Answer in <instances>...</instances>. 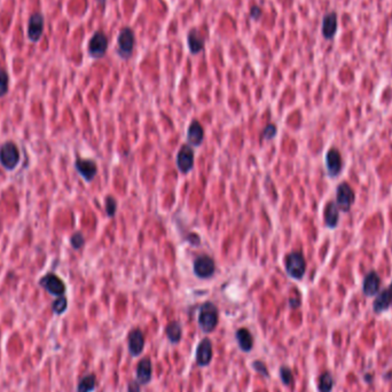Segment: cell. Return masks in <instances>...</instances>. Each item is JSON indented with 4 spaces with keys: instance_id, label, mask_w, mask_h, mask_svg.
<instances>
[{
    "instance_id": "obj_1",
    "label": "cell",
    "mask_w": 392,
    "mask_h": 392,
    "mask_svg": "<svg viewBox=\"0 0 392 392\" xmlns=\"http://www.w3.org/2000/svg\"><path fill=\"white\" fill-rule=\"evenodd\" d=\"M199 327L205 334L213 333L219 323L218 308L211 301H205L201 305L199 312Z\"/></svg>"
},
{
    "instance_id": "obj_2",
    "label": "cell",
    "mask_w": 392,
    "mask_h": 392,
    "mask_svg": "<svg viewBox=\"0 0 392 392\" xmlns=\"http://www.w3.org/2000/svg\"><path fill=\"white\" fill-rule=\"evenodd\" d=\"M284 266L287 274L295 280H301L306 271V261L304 255L300 251L290 253L284 260Z\"/></svg>"
},
{
    "instance_id": "obj_3",
    "label": "cell",
    "mask_w": 392,
    "mask_h": 392,
    "mask_svg": "<svg viewBox=\"0 0 392 392\" xmlns=\"http://www.w3.org/2000/svg\"><path fill=\"white\" fill-rule=\"evenodd\" d=\"M20 162V150L12 141H7L0 147V164L7 171H13Z\"/></svg>"
},
{
    "instance_id": "obj_4",
    "label": "cell",
    "mask_w": 392,
    "mask_h": 392,
    "mask_svg": "<svg viewBox=\"0 0 392 392\" xmlns=\"http://www.w3.org/2000/svg\"><path fill=\"white\" fill-rule=\"evenodd\" d=\"M355 201L353 189L348 183H342L336 188V204L343 212H349Z\"/></svg>"
},
{
    "instance_id": "obj_5",
    "label": "cell",
    "mask_w": 392,
    "mask_h": 392,
    "mask_svg": "<svg viewBox=\"0 0 392 392\" xmlns=\"http://www.w3.org/2000/svg\"><path fill=\"white\" fill-rule=\"evenodd\" d=\"M39 286L47 291L49 295L60 297L65 294V284L57 274L47 273L39 280Z\"/></svg>"
},
{
    "instance_id": "obj_6",
    "label": "cell",
    "mask_w": 392,
    "mask_h": 392,
    "mask_svg": "<svg viewBox=\"0 0 392 392\" xmlns=\"http://www.w3.org/2000/svg\"><path fill=\"white\" fill-rule=\"evenodd\" d=\"M213 358V345L212 341L205 337L201 340L200 343L196 346L195 351V361L199 367L203 368L211 364Z\"/></svg>"
},
{
    "instance_id": "obj_7",
    "label": "cell",
    "mask_w": 392,
    "mask_h": 392,
    "mask_svg": "<svg viewBox=\"0 0 392 392\" xmlns=\"http://www.w3.org/2000/svg\"><path fill=\"white\" fill-rule=\"evenodd\" d=\"M117 44H118L119 57L123 59H129L133 52L134 44H135V38H134V33L132 30H131L130 28H124L120 30L118 34Z\"/></svg>"
},
{
    "instance_id": "obj_8",
    "label": "cell",
    "mask_w": 392,
    "mask_h": 392,
    "mask_svg": "<svg viewBox=\"0 0 392 392\" xmlns=\"http://www.w3.org/2000/svg\"><path fill=\"white\" fill-rule=\"evenodd\" d=\"M325 164L327 169V174L330 178H335L341 173L342 168H343V159H342V154L337 148H330L326 154Z\"/></svg>"
},
{
    "instance_id": "obj_9",
    "label": "cell",
    "mask_w": 392,
    "mask_h": 392,
    "mask_svg": "<svg viewBox=\"0 0 392 392\" xmlns=\"http://www.w3.org/2000/svg\"><path fill=\"white\" fill-rule=\"evenodd\" d=\"M215 260L210 256L203 255L194 260L193 270L195 275L201 279L211 278L215 273Z\"/></svg>"
},
{
    "instance_id": "obj_10",
    "label": "cell",
    "mask_w": 392,
    "mask_h": 392,
    "mask_svg": "<svg viewBox=\"0 0 392 392\" xmlns=\"http://www.w3.org/2000/svg\"><path fill=\"white\" fill-rule=\"evenodd\" d=\"M108 49V38L101 31H98L93 34L88 43V53L94 59H100L104 57Z\"/></svg>"
},
{
    "instance_id": "obj_11",
    "label": "cell",
    "mask_w": 392,
    "mask_h": 392,
    "mask_svg": "<svg viewBox=\"0 0 392 392\" xmlns=\"http://www.w3.org/2000/svg\"><path fill=\"white\" fill-rule=\"evenodd\" d=\"M145 334L140 328H134L128 335V348L130 354L137 358L145 349Z\"/></svg>"
},
{
    "instance_id": "obj_12",
    "label": "cell",
    "mask_w": 392,
    "mask_h": 392,
    "mask_svg": "<svg viewBox=\"0 0 392 392\" xmlns=\"http://www.w3.org/2000/svg\"><path fill=\"white\" fill-rule=\"evenodd\" d=\"M44 32V17L40 13H33L29 19L28 37L31 42L36 43L42 38Z\"/></svg>"
},
{
    "instance_id": "obj_13",
    "label": "cell",
    "mask_w": 392,
    "mask_h": 392,
    "mask_svg": "<svg viewBox=\"0 0 392 392\" xmlns=\"http://www.w3.org/2000/svg\"><path fill=\"white\" fill-rule=\"evenodd\" d=\"M75 168H76L77 172L85 179V182L87 183L92 182L98 173L97 163L92 159L78 158L76 162H75Z\"/></svg>"
},
{
    "instance_id": "obj_14",
    "label": "cell",
    "mask_w": 392,
    "mask_h": 392,
    "mask_svg": "<svg viewBox=\"0 0 392 392\" xmlns=\"http://www.w3.org/2000/svg\"><path fill=\"white\" fill-rule=\"evenodd\" d=\"M194 150L188 145H185L177 155V167L183 173H187L193 169Z\"/></svg>"
},
{
    "instance_id": "obj_15",
    "label": "cell",
    "mask_w": 392,
    "mask_h": 392,
    "mask_svg": "<svg viewBox=\"0 0 392 392\" xmlns=\"http://www.w3.org/2000/svg\"><path fill=\"white\" fill-rule=\"evenodd\" d=\"M135 375H137V381L141 385H147L150 383V381L153 379V363L152 359L146 357L138 363L137 370H135Z\"/></svg>"
},
{
    "instance_id": "obj_16",
    "label": "cell",
    "mask_w": 392,
    "mask_h": 392,
    "mask_svg": "<svg viewBox=\"0 0 392 392\" xmlns=\"http://www.w3.org/2000/svg\"><path fill=\"white\" fill-rule=\"evenodd\" d=\"M381 287V278L375 271L367 273L363 281V293L367 297H373L379 293Z\"/></svg>"
},
{
    "instance_id": "obj_17",
    "label": "cell",
    "mask_w": 392,
    "mask_h": 392,
    "mask_svg": "<svg viewBox=\"0 0 392 392\" xmlns=\"http://www.w3.org/2000/svg\"><path fill=\"white\" fill-rule=\"evenodd\" d=\"M392 305V281L388 289H385L378 295V297L375 298L373 303V310L376 313L384 312V311L389 310L390 306Z\"/></svg>"
},
{
    "instance_id": "obj_18",
    "label": "cell",
    "mask_w": 392,
    "mask_h": 392,
    "mask_svg": "<svg viewBox=\"0 0 392 392\" xmlns=\"http://www.w3.org/2000/svg\"><path fill=\"white\" fill-rule=\"evenodd\" d=\"M235 338L238 342L239 349L244 353H249L254 349V336L248 328H239L235 333Z\"/></svg>"
},
{
    "instance_id": "obj_19",
    "label": "cell",
    "mask_w": 392,
    "mask_h": 392,
    "mask_svg": "<svg viewBox=\"0 0 392 392\" xmlns=\"http://www.w3.org/2000/svg\"><path fill=\"white\" fill-rule=\"evenodd\" d=\"M324 218H325V225L327 228L335 229L338 225L340 215H338V207L334 201L327 203L325 211H324Z\"/></svg>"
},
{
    "instance_id": "obj_20",
    "label": "cell",
    "mask_w": 392,
    "mask_h": 392,
    "mask_svg": "<svg viewBox=\"0 0 392 392\" xmlns=\"http://www.w3.org/2000/svg\"><path fill=\"white\" fill-rule=\"evenodd\" d=\"M337 32V15L334 12L326 14L323 20V34L326 39H331Z\"/></svg>"
},
{
    "instance_id": "obj_21",
    "label": "cell",
    "mask_w": 392,
    "mask_h": 392,
    "mask_svg": "<svg viewBox=\"0 0 392 392\" xmlns=\"http://www.w3.org/2000/svg\"><path fill=\"white\" fill-rule=\"evenodd\" d=\"M165 334L170 342V344L177 345L180 343L183 337V327L179 321H171L165 327Z\"/></svg>"
},
{
    "instance_id": "obj_22",
    "label": "cell",
    "mask_w": 392,
    "mask_h": 392,
    "mask_svg": "<svg viewBox=\"0 0 392 392\" xmlns=\"http://www.w3.org/2000/svg\"><path fill=\"white\" fill-rule=\"evenodd\" d=\"M203 138H204L203 128L201 127V124L198 122V120H194L188 129V133H187L188 144L192 146H200L203 141Z\"/></svg>"
},
{
    "instance_id": "obj_23",
    "label": "cell",
    "mask_w": 392,
    "mask_h": 392,
    "mask_svg": "<svg viewBox=\"0 0 392 392\" xmlns=\"http://www.w3.org/2000/svg\"><path fill=\"white\" fill-rule=\"evenodd\" d=\"M187 40H188V47L193 54H198L203 49L204 39L203 37H201L200 32L196 31V30H192V31L188 33Z\"/></svg>"
},
{
    "instance_id": "obj_24",
    "label": "cell",
    "mask_w": 392,
    "mask_h": 392,
    "mask_svg": "<svg viewBox=\"0 0 392 392\" xmlns=\"http://www.w3.org/2000/svg\"><path fill=\"white\" fill-rule=\"evenodd\" d=\"M97 389V376L91 373L79 380L76 392H93Z\"/></svg>"
},
{
    "instance_id": "obj_25",
    "label": "cell",
    "mask_w": 392,
    "mask_h": 392,
    "mask_svg": "<svg viewBox=\"0 0 392 392\" xmlns=\"http://www.w3.org/2000/svg\"><path fill=\"white\" fill-rule=\"evenodd\" d=\"M334 388V379L328 371H325L320 375L318 390L319 392H331Z\"/></svg>"
},
{
    "instance_id": "obj_26",
    "label": "cell",
    "mask_w": 392,
    "mask_h": 392,
    "mask_svg": "<svg viewBox=\"0 0 392 392\" xmlns=\"http://www.w3.org/2000/svg\"><path fill=\"white\" fill-rule=\"evenodd\" d=\"M279 375H280L281 381H282V383L286 386H290L294 384V374H293V370H291L289 367L281 366L279 369Z\"/></svg>"
},
{
    "instance_id": "obj_27",
    "label": "cell",
    "mask_w": 392,
    "mask_h": 392,
    "mask_svg": "<svg viewBox=\"0 0 392 392\" xmlns=\"http://www.w3.org/2000/svg\"><path fill=\"white\" fill-rule=\"evenodd\" d=\"M68 308V300L64 296H60L52 303V310L57 315L63 314Z\"/></svg>"
},
{
    "instance_id": "obj_28",
    "label": "cell",
    "mask_w": 392,
    "mask_h": 392,
    "mask_svg": "<svg viewBox=\"0 0 392 392\" xmlns=\"http://www.w3.org/2000/svg\"><path fill=\"white\" fill-rule=\"evenodd\" d=\"M251 367H253L256 373L260 374L261 376H264V378H266V379L270 378L269 368H268V366H266V364L264 363L263 360H255V361H253V363H251Z\"/></svg>"
},
{
    "instance_id": "obj_29",
    "label": "cell",
    "mask_w": 392,
    "mask_h": 392,
    "mask_svg": "<svg viewBox=\"0 0 392 392\" xmlns=\"http://www.w3.org/2000/svg\"><path fill=\"white\" fill-rule=\"evenodd\" d=\"M9 77L4 69H0V98L5 97L8 92Z\"/></svg>"
},
{
    "instance_id": "obj_30",
    "label": "cell",
    "mask_w": 392,
    "mask_h": 392,
    "mask_svg": "<svg viewBox=\"0 0 392 392\" xmlns=\"http://www.w3.org/2000/svg\"><path fill=\"white\" fill-rule=\"evenodd\" d=\"M104 205H105V212L109 216V217H113L116 213V209H117V202L116 200L112 196H107L104 201Z\"/></svg>"
},
{
    "instance_id": "obj_31",
    "label": "cell",
    "mask_w": 392,
    "mask_h": 392,
    "mask_svg": "<svg viewBox=\"0 0 392 392\" xmlns=\"http://www.w3.org/2000/svg\"><path fill=\"white\" fill-rule=\"evenodd\" d=\"M70 243H72V247L75 250H79L80 248H83L85 244L84 235L80 232H76L75 234H73L72 238H70Z\"/></svg>"
},
{
    "instance_id": "obj_32",
    "label": "cell",
    "mask_w": 392,
    "mask_h": 392,
    "mask_svg": "<svg viewBox=\"0 0 392 392\" xmlns=\"http://www.w3.org/2000/svg\"><path fill=\"white\" fill-rule=\"evenodd\" d=\"M275 135H276V128H275V125H273V124L268 125V127H266L265 130H264L263 139L271 140V139H273L275 137Z\"/></svg>"
},
{
    "instance_id": "obj_33",
    "label": "cell",
    "mask_w": 392,
    "mask_h": 392,
    "mask_svg": "<svg viewBox=\"0 0 392 392\" xmlns=\"http://www.w3.org/2000/svg\"><path fill=\"white\" fill-rule=\"evenodd\" d=\"M128 392H141V384L137 380L129 381Z\"/></svg>"
},
{
    "instance_id": "obj_34",
    "label": "cell",
    "mask_w": 392,
    "mask_h": 392,
    "mask_svg": "<svg viewBox=\"0 0 392 392\" xmlns=\"http://www.w3.org/2000/svg\"><path fill=\"white\" fill-rule=\"evenodd\" d=\"M260 15H261V11H260L259 7L255 6V7L251 8V11H250V16L251 17L255 19V20H257L260 16Z\"/></svg>"
}]
</instances>
